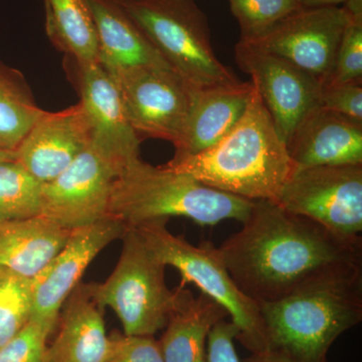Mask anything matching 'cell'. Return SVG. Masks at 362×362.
Returning a JSON list of instances; mask_svg holds the SVG:
<instances>
[{
    "instance_id": "obj_1",
    "label": "cell",
    "mask_w": 362,
    "mask_h": 362,
    "mask_svg": "<svg viewBox=\"0 0 362 362\" xmlns=\"http://www.w3.org/2000/svg\"><path fill=\"white\" fill-rule=\"evenodd\" d=\"M243 228L218 247L240 291L278 301L317 279L362 268V239H346L275 202H254Z\"/></svg>"
},
{
    "instance_id": "obj_2",
    "label": "cell",
    "mask_w": 362,
    "mask_h": 362,
    "mask_svg": "<svg viewBox=\"0 0 362 362\" xmlns=\"http://www.w3.org/2000/svg\"><path fill=\"white\" fill-rule=\"evenodd\" d=\"M252 84L244 115L225 137L201 153H175L164 166L226 194L275 202L297 166Z\"/></svg>"
},
{
    "instance_id": "obj_3",
    "label": "cell",
    "mask_w": 362,
    "mask_h": 362,
    "mask_svg": "<svg viewBox=\"0 0 362 362\" xmlns=\"http://www.w3.org/2000/svg\"><path fill=\"white\" fill-rule=\"evenodd\" d=\"M267 350L293 362H327L333 343L362 320V268L331 274L259 304Z\"/></svg>"
},
{
    "instance_id": "obj_4",
    "label": "cell",
    "mask_w": 362,
    "mask_h": 362,
    "mask_svg": "<svg viewBox=\"0 0 362 362\" xmlns=\"http://www.w3.org/2000/svg\"><path fill=\"white\" fill-rule=\"evenodd\" d=\"M254 202L140 158L124 169L114 182L108 216L127 228L171 216L189 218L202 226H216L226 220L244 223Z\"/></svg>"
},
{
    "instance_id": "obj_5",
    "label": "cell",
    "mask_w": 362,
    "mask_h": 362,
    "mask_svg": "<svg viewBox=\"0 0 362 362\" xmlns=\"http://www.w3.org/2000/svg\"><path fill=\"white\" fill-rule=\"evenodd\" d=\"M162 59L194 90L238 84L216 57L209 21L194 0H119Z\"/></svg>"
},
{
    "instance_id": "obj_6",
    "label": "cell",
    "mask_w": 362,
    "mask_h": 362,
    "mask_svg": "<svg viewBox=\"0 0 362 362\" xmlns=\"http://www.w3.org/2000/svg\"><path fill=\"white\" fill-rule=\"evenodd\" d=\"M166 218L146 221L136 232L164 266L180 272L181 285L194 283L206 296L228 312L238 329L237 339L251 354L267 350L265 325L259 305L240 291L223 263L218 247L211 243L197 247L166 228Z\"/></svg>"
},
{
    "instance_id": "obj_7",
    "label": "cell",
    "mask_w": 362,
    "mask_h": 362,
    "mask_svg": "<svg viewBox=\"0 0 362 362\" xmlns=\"http://www.w3.org/2000/svg\"><path fill=\"white\" fill-rule=\"evenodd\" d=\"M118 263L103 283L87 284L90 296L104 311L115 312L126 335L154 337L164 329L175 310L180 287L173 291L166 267L156 258L135 228L123 235Z\"/></svg>"
},
{
    "instance_id": "obj_8",
    "label": "cell",
    "mask_w": 362,
    "mask_h": 362,
    "mask_svg": "<svg viewBox=\"0 0 362 362\" xmlns=\"http://www.w3.org/2000/svg\"><path fill=\"white\" fill-rule=\"evenodd\" d=\"M278 206L326 230L359 239L362 232V165L297 168L279 194Z\"/></svg>"
},
{
    "instance_id": "obj_9",
    "label": "cell",
    "mask_w": 362,
    "mask_h": 362,
    "mask_svg": "<svg viewBox=\"0 0 362 362\" xmlns=\"http://www.w3.org/2000/svg\"><path fill=\"white\" fill-rule=\"evenodd\" d=\"M110 75L136 134L175 144L187 120L194 89L169 68L135 66Z\"/></svg>"
},
{
    "instance_id": "obj_10",
    "label": "cell",
    "mask_w": 362,
    "mask_h": 362,
    "mask_svg": "<svg viewBox=\"0 0 362 362\" xmlns=\"http://www.w3.org/2000/svg\"><path fill=\"white\" fill-rule=\"evenodd\" d=\"M124 168L94 143L42 185L40 216L71 230L108 218L112 188Z\"/></svg>"
},
{
    "instance_id": "obj_11",
    "label": "cell",
    "mask_w": 362,
    "mask_h": 362,
    "mask_svg": "<svg viewBox=\"0 0 362 362\" xmlns=\"http://www.w3.org/2000/svg\"><path fill=\"white\" fill-rule=\"evenodd\" d=\"M349 18L344 6L303 7L258 39L240 42L286 59L323 86L332 71Z\"/></svg>"
},
{
    "instance_id": "obj_12",
    "label": "cell",
    "mask_w": 362,
    "mask_h": 362,
    "mask_svg": "<svg viewBox=\"0 0 362 362\" xmlns=\"http://www.w3.org/2000/svg\"><path fill=\"white\" fill-rule=\"evenodd\" d=\"M127 230L122 221L110 216L71 230L63 249L33 279L30 320L54 331L66 298L80 284L93 259L112 242L122 239Z\"/></svg>"
},
{
    "instance_id": "obj_13",
    "label": "cell",
    "mask_w": 362,
    "mask_h": 362,
    "mask_svg": "<svg viewBox=\"0 0 362 362\" xmlns=\"http://www.w3.org/2000/svg\"><path fill=\"white\" fill-rule=\"evenodd\" d=\"M235 61L251 76L281 139L287 145L307 114L320 104V82L286 59L246 42L235 45Z\"/></svg>"
},
{
    "instance_id": "obj_14",
    "label": "cell",
    "mask_w": 362,
    "mask_h": 362,
    "mask_svg": "<svg viewBox=\"0 0 362 362\" xmlns=\"http://www.w3.org/2000/svg\"><path fill=\"white\" fill-rule=\"evenodd\" d=\"M66 70L92 123L93 143L124 168L141 158L142 139L131 127L110 74L99 62L77 64L66 59Z\"/></svg>"
},
{
    "instance_id": "obj_15",
    "label": "cell",
    "mask_w": 362,
    "mask_h": 362,
    "mask_svg": "<svg viewBox=\"0 0 362 362\" xmlns=\"http://www.w3.org/2000/svg\"><path fill=\"white\" fill-rule=\"evenodd\" d=\"M94 131L84 106L42 111L16 150V160L42 185L56 180L92 144Z\"/></svg>"
},
{
    "instance_id": "obj_16",
    "label": "cell",
    "mask_w": 362,
    "mask_h": 362,
    "mask_svg": "<svg viewBox=\"0 0 362 362\" xmlns=\"http://www.w3.org/2000/svg\"><path fill=\"white\" fill-rule=\"evenodd\" d=\"M286 147L297 168L362 165V124L319 104L298 124Z\"/></svg>"
},
{
    "instance_id": "obj_17",
    "label": "cell",
    "mask_w": 362,
    "mask_h": 362,
    "mask_svg": "<svg viewBox=\"0 0 362 362\" xmlns=\"http://www.w3.org/2000/svg\"><path fill=\"white\" fill-rule=\"evenodd\" d=\"M252 82L192 90V103L177 141L176 154L201 153L237 125L246 111Z\"/></svg>"
},
{
    "instance_id": "obj_18",
    "label": "cell",
    "mask_w": 362,
    "mask_h": 362,
    "mask_svg": "<svg viewBox=\"0 0 362 362\" xmlns=\"http://www.w3.org/2000/svg\"><path fill=\"white\" fill-rule=\"evenodd\" d=\"M59 331L45 349L44 362H105L108 354L103 310L90 296L87 284H78L62 307Z\"/></svg>"
},
{
    "instance_id": "obj_19",
    "label": "cell",
    "mask_w": 362,
    "mask_h": 362,
    "mask_svg": "<svg viewBox=\"0 0 362 362\" xmlns=\"http://www.w3.org/2000/svg\"><path fill=\"white\" fill-rule=\"evenodd\" d=\"M96 28L98 61L109 74L135 66L169 68L119 0H87Z\"/></svg>"
},
{
    "instance_id": "obj_20",
    "label": "cell",
    "mask_w": 362,
    "mask_h": 362,
    "mask_svg": "<svg viewBox=\"0 0 362 362\" xmlns=\"http://www.w3.org/2000/svg\"><path fill=\"white\" fill-rule=\"evenodd\" d=\"M180 285L159 345L164 362H206L207 338L216 323L228 317L218 302L201 293L194 297Z\"/></svg>"
},
{
    "instance_id": "obj_21",
    "label": "cell",
    "mask_w": 362,
    "mask_h": 362,
    "mask_svg": "<svg viewBox=\"0 0 362 362\" xmlns=\"http://www.w3.org/2000/svg\"><path fill=\"white\" fill-rule=\"evenodd\" d=\"M70 232L40 214L0 223V268L37 277L65 246Z\"/></svg>"
},
{
    "instance_id": "obj_22",
    "label": "cell",
    "mask_w": 362,
    "mask_h": 362,
    "mask_svg": "<svg viewBox=\"0 0 362 362\" xmlns=\"http://www.w3.org/2000/svg\"><path fill=\"white\" fill-rule=\"evenodd\" d=\"M52 45L77 64L98 63L96 28L87 0H44Z\"/></svg>"
},
{
    "instance_id": "obj_23",
    "label": "cell",
    "mask_w": 362,
    "mask_h": 362,
    "mask_svg": "<svg viewBox=\"0 0 362 362\" xmlns=\"http://www.w3.org/2000/svg\"><path fill=\"white\" fill-rule=\"evenodd\" d=\"M42 112L25 77L0 62V148L16 151Z\"/></svg>"
},
{
    "instance_id": "obj_24",
    "label": "cell",
    "mask_w": 362,
    "mask_h": 362,
    "mask_svg": "<svg viewBox=\"0 0 362 362\" xmlns=\"http://www.w3.org/2000/svg\"><path fill=\"white\" fill-rule=\"evenodd\" d=\"M42 183L16 160L0 163V223L40 216Z\"/></svg>"
},
{
    "instance_id": "obj_25",
    "label": "cell",
    "mask_w": 362,
    "mask_h": 362,
    "mask_svg": "<svg viewBox=\"0 0 362 362\" xmlns=\"http://www.w3.org/2000/svg\"><path fill=\"white\" fill-rule=\"evenodd\" d=\"M32 311L33 279L0 268V347L25 328Z\"/></svg>"
},
{
    "instance_id": "obj_26",
    "label": "cell",
    "mask_w": 362,
    "mask_h": 362,
    "mask_svg": "<svg viewBox=\"0 0 362 362\" xmlns=\"http://www.w3.org/2000/svg\"><path fill=\"white\" fill-rule=\"evenodd\" d=\"M240 28V40H256L288 16L303 8L298 0H228Z\"/></svg>"
},
{
    "instance_id": "obj_27",
    "label": "cell",
    "mask_w": 362,
    "mask_h": 362,
    "mask_svg": "<svg viewBox=\"0 0 362 362\" xmlns=\"http://www.w3.org/2000/svg\"><path fill=\"white\" fill-rule=\"evenodd\" d=\"M349 13L332 71L322 87L362 82V13Z\"/></svg>"
},
{
    "instance_id": "obj_28",
    "label": "cell",
    "mask_w": 362,
    "mask_h": 362,
    "mask_svg": "<svg viewBox=\"0 0 362 362\" xmlns=\"http://www.w3.org/2000/svg\"><path fill=\"white\" fill-rule=\"evenodd\" d=\"M52 331L30 320L25 328L0 347V362H44L47 338Z\"/></svg>"
},
{
    "instance_id": "obj_29",
    "label": "cell",
    "mask_w": 362,
    "mask_h": 362,
    "mask_svg": "<svg viewBox=\"0 0 362 362\" xmlns=\"http://www.w3.org/2000/svg\"><path fill=\"white\" fill-rule=\"evenodd\" d=\"M105 362H164L158 340L154 337L126 335L113 331L109 335Z\"/></svg>"
},
{
    "instance_id": "obj_30",
    "label": "cell",
    "mask_w": 362,
    "mask_h": 362,
    "mask_svg": "<svg viewBox=\"0 0 362 362\" xmlns=\"http://www.w3.org/2000/svg\"><path fill=\"white\" fill-rule=\"evenodd\" d=\"M320 105L362 124V82L324 86L321 90Z\"/></svg>"
},
{
    "instance_id": "obj_31",
    "label": "cell",
    "mask_w": 362,
    "mask_h": 362,
    "mask_svg": "<svg viewBox=\"0 0 362 362\" xmlns=\"http://www.w3.org/2000/svg\"><path fill=\"white\" fill-rule=\"evenodd\" d=\"M237 337L232 321L223 319L216 323L207 338L206 362H242L233 343Z\"/></svg>"
},
{
    "instance_id": "obj_32",
    "label": "cell",
    "mask_w": 362,
    "mask_h": 362,
    "mask_svg": "<svg viewBox=\"0 0 362 362\" xmlns=\"http://www.w3.org/2000/svg\"><path fill=\"white\" fill-rule=\"evenodd\" d=\"M244 362H293L287 357L281 356L277 352L265 350L258 354H251V356L245 359Z\"/></svg>"
},
{
    "instance_id": "obj_33",
    "label": "cell",
    "mask_w": 362,
    "mask_h": 362,
    "mask_svg": "<svg viewBox=\"0 0 362 362\" xmlns=\"http://www.w3.org/2000/svg\"><path fill=\"white\" fill-rule=\"evenodd\" d=\"M304 8L344 6L349 0H298Z\"/></svg>"
},
{
    "instance_id": "obj_34",
    "label": "cell",
    "mask_w": 362,
    "mask_h": 362,
    "mask_svg": "<svg viewBox=\"0 0 362 362\" xmlns=\"http://www.w3.org/2000/svg\"><path fill=\"white\" fill-rule=\"evenodd\" d=\"M9 160H16V151L0 148V163Z\"/></svg>"
}]
</instances>
